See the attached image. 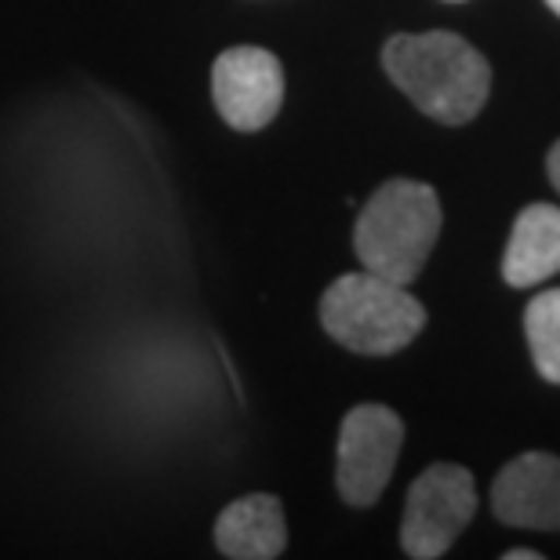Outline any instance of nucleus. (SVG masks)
<instances>
[{
	"mask_svg": "<svg viewBox=\"0 0 560 560\" xmlns=\"http://www.w3.org/2000/svg\"><path fill=\"white\" fill-rule=\"evenodd\" d=\"M491 510L510 528L560 532V458L524 452L506 463L491 485Z\"/></svg>",
	"mask_w": 560,
	"mask_h": 560,
	"instance_id": "7",
	"label": "nucleus"
},
{
	"mask_svg": "<svg viewBox=\"0 0 560 560\" xmlns=\"http://www.w3.org/2000/svg\"><path fill=\"white\" fill-rule=\"evenodd\" d=\"M219 117L237 131H262L284 103V70L266 48H230L211 66Z\"/></svg>",
	"mask_w": 560,
	"mask_h": 560,
	"instance_id": "6",
	"label": "nucleus"
},
{
	"mask_svg": "<svg viewBox=\"0 0 560 560\" xmlns=\"http://www.w3.org/2000/svg\"><path fill=\"white\" fill-rule=\"evenodd\" d=\"M524 335L532 346V361L546 383L560 386V288L539 291L524 310Z\"/></svg>",
	"mask_w": 560,
	"mask_h": 560,
	"instance_id": "10",
	"label": "nucleus"
},
{
	"mask_svg": "<svg viewBox=\"0 0 560 560\" xmlns=\"http://www.w3.org/2000/svg\"><path fill=\"white\" fill-rule=\"evenodd\" d=\"M320 324L353 353L389 357L425 328V306L405 284L375 273H346L324 291Z\"/></svg>",
	"mask_w": 560,
	"mask_h": 560,
	"instance_id": "3",
	"label": "nucleus"
},
{
	"mask_svg": "<svg viewBox=\"0 0 560 560\" xmlns=\"http://www.w3.org/2000/svg\"><path fill=\"white\" fill-rule=\"evenodd\" d=\"M506 560H542V553H535V550H510Z\"/></svg>",
	"mask_w": 560,
	"mask_h": 560,
	"instance_id": "12",
	"label": "nucleus"
},
{
	"mask_svg": "<svg viewBox=\"0 0 560 560\" xmlns=\"http://www.w3.org/2000/svg\"><path fill=\"white\" fill-rule=\"evenodd\" d=\"M400 444H405V422L394 408L357 405L339 430L335 485H339L342 502H350L357 510L375 506L389 477H394Z\"/></svg>",
	"mask_w": 560,
	"mask_h": 560,
	"instance_id": "5",
	"label": "nucleus"
},
{
	"mask_svg": "<svg viewBox=\"0 0 560 560\" xmlns=\"http://www.w3.org/2000/svg\"><path fill=\"white\" fill-rule=\"evenodd\" d=\"M441 197L425 183L394 178L378 186L353 230L357 259L368 273L411 284L441 237Z\"/></svg>",
	"mask_w": 560,
	"mask_h": 560,
	"instance_id": "2",
	"label": "nucleus"
},
{
	"mask_svg": "<svg viewBox=\"0 0 560 560\" xmlns=\"http://www.w3.org/2000/svg\"><path fill=\"white\" fill-rule=\"evenodd\" d=\"M477 513L474 474L458 463H436L408 491L400 546L416 560H436L469 528Z\"/></svg>",
	"mask_w": 560,
	"mask_h": 560,
	"instance_id": "4",
	"label": "nucleus"
},
{
	"mask_svg": "<svg viewBox=\"0 0 560 560\" xmlns=\"http://www.w3.org/2000/svg\"><path fill=\"white\" fill-rule=\"evenodd\" d=\"M215 546L230 560H273L288 546V521L277 495L255 491L230 502L215 521Z\"/></svg>",
	"mask_w": 560,
	"mask_h": 560,
	"instance_id": "8",
	"label": "nucleus"
},
{
	"mask_svg": "<svg viewBox=\"0 0 560 560\" xmlns=\"http://www.w3.org/2000/svg\"><path fill=\"white\" fill-rule=\"evenodd\" d=\"M560 273V208L528 205L513 222L502 277L510 288H532Z\"/></svg>",
	"mask_w": 560,
	"mask_h": 560,
	"instance_id": "9",
	"label": "nucleus"
},
{
	"mask_svg": "<svg viewBox=\"0 0 560 560\" xmlns=\"http://www.w3.org/2000/svg\"><path fill=\"white\" fill-rule=\"evenodd\" d=\"M546 4H550V8L557 11V15H560V0H546Z\"/></svg>",
	"mask_w": 560,
	"mask_h": 560,
	"instance_id": "13",
	"label": "nucleus"
},
{
	"mask_svg": "<svg viewBox=\"0 0 560 560\" xmlns=\"http://www.w3.org/2000/svg\"><path fill=\"white\" fill-rule=\"evenodd\" d=\"M383 70L425 117L466 125L488 103L491 66L458 33H397L383 48Z\"/></svg>",
	"mask_w": 560,
	"mask_h": 560,
	"instance_id": "1",
	"label": "nucleus"
},
{
	"mask_svg": "<svg viewBox=\"0 0 560 560\" xmlns=\"http://www.w3.org/2000/svg\"><path fill=\"white\" fill-rule=\"evenodd\" d=\"M546 172H550V183L557 186V194H560V142L550 150V156H546Z\"/></svg>",
	"mask_w": 560,
	"mask_h": 560,
	"instance_id": "11",
	"label": "nucleus"
}]
</instances>
